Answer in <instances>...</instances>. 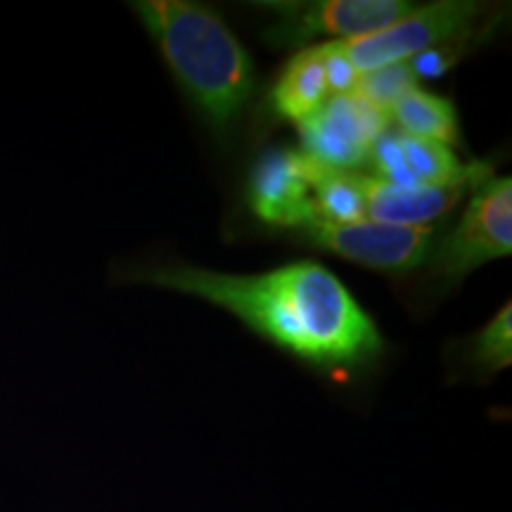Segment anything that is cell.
Wrapping results in <instances>:
<instances>
[{
    "label": "cell",
    "mask_w": 512,
    "mask_h": 512,
    "mask_svg": "<svg viewBox=\"0 0 512 512\" xmlns=\"http://www.w3.org/2000/svg\"><path fill=\"white\" fill-rule=\"evenodd\" d=\"M389 131V117L361 95H332L318 112L299 124L302 155L330 171L366 164L377 140Z\"/></svg>",
    "instance_id": "obj_6"
},
{
    "label": "cell",
    "mask_w": 512,
    "mask_h": 512,
    "mask_svg": "<svg viewBox=\"0 0 512 512\" xmlns=\"http://www.w3.org/2000/svg\"><path fill=\"white\" fill-rule=\"evenodd\" d=\"M278 22L266 31L273 48H299L316 36L361 38L375 34L415 5L406 0H316V3H268Z\"/></svg>",
    "instance_id": "obj_7"
},
{
    "label": "cell",
    "mask_w": 512,
    "mask_h": 512,
    "mask_svg": "<svg viewBox=\"0 0 512 512\" xmlns=\"http://www.w3.org/2000/svg\"><path fill=\"white\" fill-rule=\"evenodd\" d=\"M313 162L302 152H266L249 176V207L256 219L280 228H302L316 219L311 195Z\"/></svg>",
    "instance_id": "obj_8"
},
{
    "label": "cell",
    "mask_w": 512,
    "mask_h": 512,
    "mask_svg": "<svg viewBox=\"0 0 512 512\" xmlns=\"http://www.w3.org/2000/svg\"><path fill=\"white\" fill-rule=\"evenodd\" d=\"M512 254V178L489 176L472 188L470 204L432 259L437 278H465Z\"/></svg>",
    "instance_id": "obj_4"
},
{
    "label": "cell",
    "mask_w": 512,
    "mask_h": 512,
    "mask_svg": "<svg viewBox=\"0 0 512 512\" xmlns=\"http://www.w3.org/2000/svg\"><path fill=\"white\" fill-rule=\"evenodd\" d=\"M472 358L479 368L496 370L508 368L512 363V304L508 302L496 313L486 328L475 337Z\"/></svg>",
    "instance_id": "obj_14"
},
{
    "label": "cell",
    "mask_w": 512,
    "mask_h": 512,
    "mask_svg": "<svg viewBox=\"0 0 512 512\" xmlns=\"http://www.w3.org/2000/svg\"><path fill=\"white\" fill-rule=\"evenodd\" d=\"M389 119H394L401 126L403 136L418 140H430L439 145L458 143V114L446 98L413 88L396 102L389 112Z\"/></svg>",
    "instance_id": "obj_11"
},
{
    "label": "cell",
    "mask_w": 512,
    "mask_h": 512,
    "mask_svg": "<svg viewBox=\"0 0 512 512\" xmlns=\"http://www.w3.org/2000/svg\"><path fill=\"white\" fill-rule=\"evenodd\" d=\"M484 12V5L472 3V0H437L418 10L413 8L406 17L396 19L394 24L375 34L337 43L354 62L358 74H366L384 64L411 62L425 50L470 36Z\"/></svg>",
    "instance_id": "obj_3"
},
{
    "label": "cell",
    "mask_w": 512,
    "mask_h": 512,
    "mask_svg": "<svg viewBox=\"0 0 512 512\" xmlns=\"http://www.w3.org/2000/svg\"><path fill=\"white\" fill-rule=\"evenodd\" d=\"M323 46L304 48L287 62L271 91V107L280 119L302 124L328 100Z\"/></svg>",
    "instance_id": "obj_10"
},
{
    "label": "cell",
    "mask_w": 512,
    "mask_h": 512,
    "mask_svg": "<svg viewBox=\"0 0 512 512\" xmlns=\"http://www.w3.org/2000/svg\"><path fill=\"white\" fill-rule=\"evenodd\" d=\"M323 69H325V83L332 95H349L356 91L358 83V69L354 62L349 60L342 46L337 41L323 43Z\"/></svg>",
    "instance_id": "obj_15"
},
{
    "label": "cell",
    "mask_w": 512,
    "mask_h": 512,
    "mask_svg": "<svg viewBox=\"0 0 512 512\" xmlns=\"http://www.w3.org/2000/svg\"><path fill=\"white\" fill-rule=\"evenodd\" d=\"M413 88H418V76L413 74L411 64L396 62L358 76L354 93L389 117L396 102Z\"/></svg>",
    "instance_id": "obj_13"
},
{
    "label": "cell",
    "mask_w": 512,
    "mask_h": 512,
    "mask_svg": "<svg viewBox=\"0 0 512 512\" xmlns=\"http://www.w3.org/2000/svg\"><path fill=\"white\" fill-rule=\"evenodd\" d=\"M467 41V36L463 38H456V41H448V43H441L437 48H430L425 50V53L415 55L411 62V69L413 74L420 79H439V76H444L448 69L453 67V64L458 62L460 57V46Z\"/></svg>",
    "instance_id": "obj_16"
},
{
    "label": "cell",
    "mask_w": 512,
    "mask_h": 512,
    "mask_svg": "<svg viewBox=\"0 0 512 512\" xmlns=\"http://www.w3.org/2000/svg\"><path fill=\"white\" fill-rule=\"evenodd\" d=\"M128 280L190 294L226 309L247 328L318 368L366 366L384 349L373 318L342 280L316 261L256 275L188 264L147 266L128 275Z\"/></svg>",
    "instance_id": "obj_1"
},
{
    "label": "cell",
    "mask_w": 512,
    "mask_h": 512,
    "mask_svg": "<svg viewBox=\"0 0 512 512\" xmlns=\"http://www.w3.org/2000/svg\"><path fill=\"white\" fill-rule=\"evenodd\" d=\"M299 230L309 245L382 273H408L425 264L434 238L432 226H392L370 219L354 223L311 219Z\"/></svg>",
    "instance_id": "obj_5"
},
{
    "label": "cell",
    "mask_w": 512,
    "mask_h": 512,
    "mask_svg": "<svg viewBox=\"0 0 512 512\" xmlns=\"http://www.w3.org/2000/svg\"><path fill=\"white\" fill-rule=\"evenodd\" d=\"M311 195L316 219L332 223H354L368 219L361 192V176L330 171L313 162Z\"/></svg>",
    "instance_id": "obj_12"
},
{
    "label": "cell",
    "mask_w": 512,
    "mask_h": 512,
    "mask_svg": "<svg viewBox=\"0 0 512 512\" xmlns=\"http://www.w3.org/2000/svg\"><path fill=\"white\" fill-rule=\"evenodd\" d=\"M131 8L211 131L230 136L256 88L238 36L221 15L190 0H138Z\"/></svg>",
    "instance_id": "obj_2"
},
{
    "label": "cell",
    "mask_w": 512,
    "mask_h": 512,
    "mask_svg": "<svg viewBox=\"0 0 512 512\" xmlns=\"http://www.w3.org/2000/svg\"><path fill=\"white\" fill-rule=\"evenodd\" d=\"M465 188L475 185H437V188H394L377 178L361 176V192L370 221L392 226H430L456 207Z\"/></svg>",
    "instance_id": "obj_9"
}]
</instances>
